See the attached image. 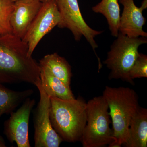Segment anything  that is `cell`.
I'll list each match as a JSON object with an SVG mask.
<instances>
[{"mask_svg": "<svg viewBox=\"0 0 147 147\" xmlns=\"http://www.w3.org/2000/svg\"><path fill=\"white\" fill-rule=\"evenodd\" d=\"M39 64L28 54V47L12 34L0 35V84L35 85L40 78Z\"/></svg>", "mask_w": 147, "mask_h": 147, "instance_id": "cell-1", "label": "cell"}, {"mask_svg": "<svg viewBox=\"0 0 147 147\" xmlns=\"http://www.w3.org/2000/svg\"><path fill=\"white\" fill-rule=\"evenodd\" d=\"M102 96L108 103L112 122L113 142L109 147H121L126 142L131 119L139 107L136 92L128 87L106 86Z\"/></svg>", "mask_w": 147, "mask_h": 147, "instance_id": "cell-2", "label": "cell"}, {"mask_svg": "<svg viewBox=\"0 0 147 147\" xmlns=\"http://www.w3.org/2000/svg\"><path fill=\"white\" fill-rule=\"evenodd\" d=\"M50 118L53 128L63 141H81L86 123V102L82 98L63 99L50 96Z\"/></svg>", "mask_w": 147, "mask_h": 147, "instance_id": "cell-3", "label": "cell"}, {"mask_svg": "<svg viewBox=\"0 0 147 147\" xmlns=\"http://www.w3.org/2000/svg\"><path fill=\"white\" fill-rule=\"evenodd\" d=\"M108 110L102 95L95 96L86 102V123L81 141L83 147H104L113 142Z\"/></svg>", "mask_w": 147, "mask_h": 147, "instance_id": "cell-4", "label": "cell"}, {"mask_svg": "<svg viewBox=\"0 0 147 147\" xmlns=\"http://www.w3.org/2000/svg\"><path fill=\"white\" fill-rule=\"evenodd\" d=\"M147 43L145 37L130 38L119 32L104 61L110 70L109 79H121L134 85L129 77V71L139 54V46Z\"/></svg>", "mask_w": 147, "mask_h": 147, "instance_id": "cell-5", "label": "cell"}, {"mask_svg": "<svg viewBox=\"0 0 147 147\" xmlns=\"http://www.w3.org/2000/svg\"><path fill=\"white\" fill-rule=\"evenodd\" d=\"M60 14L61 21L58 27L61 28H67L73 34L76 41L85 37L96 55L98 61L99 69L102 67L100 58L95 52L98 47L94 38L103 32L102 31L93 30L85 22L78 3V0H55Z\"/></svg>", "mask_w": 147, "mask_h": 147, "instance_id": "cell-6", "label": "cell"}, {"mask_svg": "<svg viewBox=\"0 0 147 147\" xmlns=\"http://www.w3.org/2000/svg\"><path fill=\"white\" fill-rule=\"evenodd\" d=\"M35 86L39 91L40 100L33 111L34 146L59 147L63 141L51 124L50 118V96L42 88L40 78Z\"/></svg>", "mask_w": 147, "mask_h": 147, "instance_id": "cell-7", "label": "cell"}, {"mask_svg": "<svg viewBox=\"0 0 147 147\" xmlns=\"http://www.w3.org/2000/svg\"><path fill=\"white\" fill-rule=\"evenodd\" d=\"M61 21L60 14L55 0L42 3L40 10L22 39L28 46L29 56H32L42 38L58 26Z\"/></svg>", "mask_w": 147, "mask_h": 147, "instance_id": "cell-8", "label": "cell"}, {"mask_svg": "<svg viewBox=\"0 0 147 147\" xmlns=\"http://www.w3.org/2000/svg\"><path fill=\"white\" fill-rule=\"evenodd\" d=\"M34 99L28 98L16 112H12L4 123V133L11 143L18 147H30L28 137L30 115L35 105Z\"/></svg>", "mask_w": 147, "mask_h": 147, "instance_id": "cell-9", "label": "cell"}, {"mask_svg": "<svg viewBox=\"0 0 147 147\" xmlns=\"http://www.w3.org/2000/svg\"><path fill=\"white\" fill-rule=\"evenodd\" d=\"M123 6L119 26V32L130 38L147 37V33L143 28L146 18L143 16V11L147 8V0H143L142 5L137 7L134 0H119Z\"/></svg>", "mask_w": 147, "mask_h": 147, "instance_id": "cell-10", "label": "cell"}, {"mask_svg": "<svg viewBox=\"0 0 147 147\" xmlns=\"http://www.w3.org/2000/svg\"><path fill=\"white\" fill-rule=\"evenodd\" d=\"M42 4L39 0H19L14 2L10 18L12 34L23 39Z\"/></svg>", "mask_w": 147, "mask_h": 147, "instance_id": "cell-11", "label": "cell"}, {"mask_svg": "<svg viewBox=\"0 0 147 147\" xmlns=\"http://www.w3.org/2000/svg\"><path fill=\"white\" fill-rule=\"evenodd\" d=\"M125 147H147V109L139 106L131 119Z\"/></svg>", "mask_w": 147, "mask_h": 147, "instance_id": "cell-12", "label": "cell"}, {"mask_svg": "<svg viewBox=\"0 0 147 147\" xmlns=\"http://www.w3.org/2000/svg\"><path fill=\"white\" fill-rule=\"evenodd\" d=\"M39 66L41 85L46 93L50 97L54 96L67 100L75 98L70 87L67 86L53 75L47 68L41 66Z\"/></svg>", "mask_w": 147, "mask_h": 147, "instance_id": "cell-13", "label": "cell"}, {"mask_svg": "<svg viewBox=\"0 0 147 147\" xmlns=\"http://www.w3.org/2000/svg\"><path fill=\"white\" fill-rule=\"evenodd\" d=\"M38 64L47 68L53 75L70 87L72 75L71 67L64 58L57 53L48 54L42 58Z\"/></svg>", "mask_w": 147, "mask_h": 147, "instance_id": "cell-14", "label": "cell"}, {"mask_svg": "<svg viewBox=\"0 0 147 147\" xmlns=\"http://www.w3.org/2000/svg\"><path fill=\"white\" fill-rule=\"evenodd\" d=\"M34 92L32 89L21 91L12 90L0 84V117L12 113Z\"/></svg>", "mask_w": 147, "mask_h": 147, "instance_id": "cell-15", "label": "cell"}, {"mask_svg": "<svg viewBox=\"0 0 147 147\" xmlns=\"http://www.w3.org/2000/svg\"><path fill=\"white\" fill-rule=\"evenodd\" d=\"M93 11L105 16L109 28L113 36L117 37L119 34L120 19V8L118 0H101L92 8Z\"/></svg>", "mask_w": 147, "mask_h": 147, "instance_id": "cell-16", "label": "cell"}, {"mask_svg": "<svg viewBox=\"0 0 147 147\" xmlns=\"http://www.w3.org/2000/svg\"><path fill=\"white\" fill-rule=\"evenodd\" d=\"M14 4L11 0H0V35L12 34L10 18Z\"/></svg>", "mask_w": 147, "mask_h": 147, "instance_id": "cell-17", "label": "cell"}, {"mask_svg": "<svg viewBox=\"0 0 147 147\" xmlns=\"http://www.w3.org/2000/svg\"><path fill=\"white\" fill-rule=\"evenodd\" d=\"M130 79L133 81L136 78L147 77V56L139 53L137 59L129 72Z\"/></svg>", "mask_w": 147, "mask_h": 147, "instance_id": "cell-18", "label": "cell"}, {"mask_svg": "<svg viewBox=\"0 0 147 147\" xmlns=\"http://www.w3.org/2000/svg\"><path fill=\"white\" fill-rule=\"evenodd\" d=\"M0 147H6L5 142L1 136H0Z\"/></svg>", "mask_w": 147, "mask_h": 147, "instance_id": "cell-19", "label": "cell"}, {"mask_svg": "<svg viewBox=\"0 0 147 147\" xmlns=\"http://www.w3.org/2000/svg\"><path fill=\"white\" fill-rule=\"evenodd\" d=\"M42 3L47 2L50 1H54V0H39Z\"/></svg>", "mask_w": 147, "mask_h": 147, "instance_id": "cell-20", "label": "cell"}, {"mask_svg": "<svg viewBox=\"0 0 147 147\" xmlns=\"http://www.w3.org/2000/svg\"><path fill=\"white\" fill-rule=\"evenodd\" d=\"M11 1L13 2H15L17 1H19V0H11Z\"/></svg>", "mask_w": 147, "mask_h": 147, "instance_id": "cell-21", "label": "cell"}]
</instances>
